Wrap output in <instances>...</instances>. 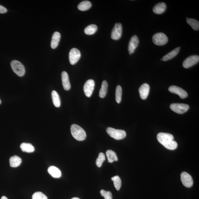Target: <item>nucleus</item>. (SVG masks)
<instances>
[{
  "label": "nucleus",
  "instance_id": "nucleus-1",
  "mask_svg": "<svg viewBox=\"0 0 199 199\" xmlns=\"http://www.w3.org/2000/svg\"><path fill=\"white\" fill-rule=\"evenodd\" d=\"M157 138L159 142L167 149L174 150L178 148V143L174 140V137L172 134L160 132L157 135Z\"/></svg>",
  "mask_w": 199,
  "mask_h": 199
},
{
  "label": "nucleus",
  "instance_id": "nucleus-2",
  "mask_svg": "<svg viewBox=\"0 0 199 199\" xmlns=\"http://www.w3.org/2000/svg\"><path fill=\"white\" fill-rule=\"evenodd\" d=\"M71 130L72 136L77 140L82 141L86 138V133L84 129L79 125L75 124L72 125Z\"/></svg>",
  "mask_w": 199,
  "mask_h": 199
},
{
  "label": "nucleus",
  "instance_id": "nucleus-3",
  "mask_svg": "<svg viewBox=\"0 0 199 199\" xmlns=\"http://www.w3.org/2000/svg\"><path fill=\"white\" fill-rule=\"evenodd\" d=\"M107 132L109 136L116 140H121L125 138L126 136V132L124 130L121 129H117L111 127H109L107 129Z\"/></svg>",
  "mask_w": 199,
  "mask_h": 199
},
{
  "label": "nucleus",
  "instance_id": "nucleus-4",
  "mask_svg": "<svg viewBox=\"0 0 199 199\" xmlns=\"http://www.w3.org/2000/svg\"><path fill=\"white\" fill-rule=\"evenodd\" d=\"M11 66L12 70L16 74L20 77L25 75V69L22 63L17 60H13L11 62Z\"/></svg>",
  "mask_w": 199,
  "mask_h": 199
},
{
  "label": "nucleus",
  "instance_id": "nucleus-5",
  "mask_svg": "<svg viewBox=\"0 0 199 199\" xmlns=\"http://www.w3.org/2000/svg\"><path fill=\"white\" fill-rule=\"evenodd\" d=\"M152 40L155 45L162 46L166 44L168 42V39L164 33H159L155 34L153 35Z\"/></svg>",
  "mask_w": 199,
  "mask_h": 199
},
{
  "label": "nucleus",
  "instance_id": "nucleus-6",
  "mask_svg": "<svg viewBox=\"0 0 199 199\" xmlns=\"http://www.w3.org/2000/svg\"><path fill=\"white\" fill-rule=\"evenodd\" d=\"M190 108L189 105L181 103H173L170 105V108L174 112L179 114L186 113Z\"/></svg>",
  "mask_w": 199,
  "mask_h": 199
},
{
  "label": "nucleus",
  "instance_id": "nucleus-7",
  "mask_svg": "<svg viewBox=\"0 0 199 199\" xmlns=\"http://www.w3.org/2000/svg\"><path fill=\"white\" fill-rule=\"evenodd\" d=\"M199 57L197 55H193L187 58L183 63V67L185 68H188L196 65L199 62Z\"/></svg>",
  "mask_w": 199,
  "mask_h": 199
},
{
  "label": "nucleus",
  "instance_id": "nucleus-8",
  "mask_svg": "<svg viewBox=\"0 0 199 199\" xmlns=\"http://www.w3.org/2000/svg\"><path fill=\"white\" fill-rule=\"evenodd\" d=\"M181 180L184 186L190 188L193 185V180L192 176L186 172H183L181 174Z\"/></svg>",
  "mask_w": 199,
  "mask_h": 199
},
{
  "label": "nucleus",
  "instance_id": "nucleus-9",
  "mask_svg": "<svg viewBox=\"0 0 199 199\" xmlns=\"http://www.w3.org/2000/svg\"><path fill=\"white\" fill-rule=\"evenodd\" d=\"M122 25L121 23H115L111 32V39L116 40L120 39L122 35Z\"/></svg>",
  "mask_w": 199,
  "mask_h": 199
},
{
  "label": "nucleus",
  "instance_id": "nucleus-10",
  "mask_svg": "<svg viewBox=\"0 0 199 199\" xmlns=\"http://www.w3.org/2000/svg\"><path fill=\"white\" fill-rule=\"evenodd\" d=\"M81 57V53L79 50L76 48L72 49L69 53L70 63L71 65H75L79 61Z\"/></svg>",
  "mask_w": 199,
  "mask_h": 199
},
{
  "label": "nucleus",
  "instance_id": "nucleus-11",
  "mask_svg": "<svg viewBox=\"0 0 199 199\" xmlns=\"http://www.w3.org/2000/svg\"><path fill=\"white\" fill-rule=\"evenodd\" d=\"M95 86V81L92 79L88 80L85 83L83 87V90L87 97H91L94 90Z\"/></svg>",
  "mask_w": 199,
  "mask_h": 199
},
{
  "label": "nucleus",
  "instance_id": "nucleus-12",
  "mask_svg": "<svg viewBox=\"0 0 199 199\" xmlns=\"http://www.w3.org/2000/svg\"><path fill=\"white\" fill-rule=\"evenodd\" d=\"M169 90L171 93L178 95L182 99L186 98L188 96L187 93L186 91L176 86H172L169 87Z\"/></svg>",
  "mask_w": 199,
  "mask_h": 199
},
{
  "label": "nucleus",
  "instance_id": "nucleus-13",
  "mask_svg": "<svg viewBox=\"0 0 199 199\" xmlns=\"http://www.w3.org/2000/svg\"><path fill=\"white\" fill-rule=\"evenodd\" d=\"M139 43L138 37L136 35H134L131 38L129 42L128 50L129 54L131 55L134 53Z\"/></svg>",
  "mask_w": 199,
  "mask_h": 199
},
{
  "label": "nucleus",
  "instance_id": "nucleus-14",
  "mask_svg": "<svg viewBox=\"0 0 199 199\" xmlns=\"http://www.w3.org/2000/svg\"><path fill=\"white\" fill-rule=\"evenodd\" d=\"M150 86L147 83H144L141 86L139 89V92L141 99H146L149 94Z\"/></svg>",
  "mask_w": 199,
  "mask_h": 199
},
{
  "label": "nucleus",
  "instance_id": "nucleus-15",
  "mask_svg": "<svg viewBox=\"0 0 199 199\" xmlns=\"http://www.w3.org/2000/svg\"><path fill=\"white\" fill-rule=\"evenodd\" d=\"M61 77L63 88L66 90H69L71 89V85L68 74L66 72L63 71L62 73Z\"/></svg>",
  "mask_w": 199,
  "mask_h": 199
},
{
  "label": "nucleus",
  "instance_id": "nucleus-16",
  "mask_svg": "<svg viewBox=\"0 0 199 199\" xmlns=\"http://www.w3.org/2000/svg\"><path fill=\"white\" fill-rule=\"evenodd\" d=\"M166 4L164 2H160L154 6L153 11L155 13L160 15L164 12L166 9Z\"/></svg>",
  "mask_w": 199,
  "mask_h": 199
},
{
  "label": "nucleus",
  "instance_id": "nucleus-17",
  "mask_svg": "<svg viewBox=\"0 0 199 199\" xmlns=\"http://www.w3.org/2000/svg\"><path fill=\"white\" fill-rule=\"evenodd\" d=\"M61 39V35L58 32L56 31L53 34L51 41V47L52 49H55L58 46L60 39Z\"/></svg>",
  "mask_w": 199,
  "mask_h": 199
},
{
  "label": "nucleus",
  "instance_id": "nucleus-18",
  "mask_svg": "<svg viewBox=\"0 0 199 199\" xmlns=\"http://www.w3.org/2000/svg\"><path fill=\"white\" fill-rule=\"evenodd\" d=\"M48 171L49 174L53 178H60L61 176V172L58 168L54 166L49 167Z\"/></svg>",
  "mask_w": 199,
  "mask_h": 199
},
{
  "label": "nucleus",
  "instance_id": "nucleus-19",
  "mask_svg": "<svg viewBox=\"0 0 199 199\" xmlns=\"http://www.w3.org/2000/svg\"><path fill=\"white\" fill-rule=\"evenodd\" d=\"M180 47L176 48L173 50L172 51H171L170 52L164 56L162 58L163 61H166L174 58L176 57V56L178 54L179 51H180Z\"/></svg>",
  "mask_w": 199,
  "mask_h": 199
},
{
  "label": "nucleus",
  "instance_id": "nucleus-20",
  "mask_svg": "<svg viewBox=\"0 0 199 199\" xmlns=\"http://www.w3.org/2000/svg\"><path fill=\"white\" fill-rule=\"evenodd\" d=\"M10 166L12 168H16L21 164V159L19 157L17 156H12L10 159L9 160Z\"/></svg>",
  "mask_w": 199,
  "mask_h": 199
},
{
  "label": "nucleus",
  "instance_id": "nucleus-21",
  "mask_svg": "<svg viewBox=\"0 0 199 199\" xmlns=\"http://www.w3.org/2000/svg\"><path fill=\"white\" fill-rule=\"evenodd\" d=\"M20 147H21V150L23 152L32 153L34 152L35 150L34 147L29 143H22Z\"/></svg>",
  "mask_w": 199,
  "mask_h": 199
},
{
  "label": "nucleus",
  "instance_id": "nucleus-22",
  "mask_svg": "<svg viewBox=\"0 0 199 199\" xmlns=\"http://www.w3.org/2000/svg\"><path fill=\"white\" fill-rule=\"evenodd\" d=\"M106 155L108 162L109 163H111L118 160L116 153L112 150H107L106 152Z\"/></svg>",
  "mask_w": 199,
  "mask_h": 199
},
{
  "label": "nucleus",
  "instance_id": "nucleus-23",
  "mask_svg": "<svg viewBox=\"0 0 199 199\" xmlns=\"http://www.w3.org/2000/svg\"><path fill=\"white\" fill-rule=\"evenodd\" d=\"M51 95L53 104L57 107H60L61 100L58 93L56 91L53 90Z\"/></svg>",
  "mask_w": 199,
  "mask_h": 199
},
{
  "label": "nucleus",
  "instance_id": "nucleus-24",
  "mask_svg": "<svg viewBox=\"0 0 199 199\" xmlns=\"http://www.w3.org/2000/svg\"><path fill=\"white\" fill-rule=\"evenodd\" d=\"M91 7V3L88 1H85L81 2L77 6V8L80 11H86L89 10Z\"/></svg>",
  "mask_w": 199,
  "mask_h": 199
},
{
  "label": "nucleus",
  "instance_id": "nucleus-25",
  "mask_svg": "<svg viewBox=\"0 0 199 199\" xmlns=\"http://www.w3.org/2000/svg\"><path fill=\"white\" fill-rule=\"evenodd\" d=\"M108 85L106 81H103L101 88L99 91V96L101 98H104L106 95L108 90Z\"/></svg>",
  "mask_w": 199,
  "mask_h": 199
},
{
  "label": "nucleus",
  "instance_id": "nucleus-26",
  "mask_svg": "<svg viewBox=\"0 0 199 199\" xmlns=\"http://www.w3.org/2000/svg\"><path fill=\"white\" fill-rule=\"evenodd\" d=\"M187 18V22L195 30H198L199 29V23L198 21L193 19Z\"/></svg>",
  "mask_w": 199,
  "mask_h": 199
},
{
  "label": "nucleus",
  "instance_id": "nucleus-27",
  "mask_svg": "<svg viewBox=\"0 0 199 199\" xmlns=\"http://www.w3.org/2000/svg\"><path fill=\"white\" fill-rule=\"evenodd\" d=\"M97 30V27L95 25H91L87 26L85 29L84 32L86 34L91 35L94 34Z\"/></svg>",
  "mask_w": 199,
  "mask_h": 199
},
{
  "label": "nucleus",
  "instance_id": "nucleus-28",
  "mask_svg": "<svg viewBox=\"0 0 199 199\" xmlns=\"http://www.w3.org/2000/svg\"><path fill=\"white\" fill-rule=\"evenodd\" d=\"M122 89L120 85L117 86L115 91V99L118 103H120L122 99Z\"/></svg>",
  "mask_w": 199,
  "mask_h": 199
},
{
  "label": "nucleus",
  "instance_id": "nucleus-29",
  "mask_svg": "<svg viewBox=\"0 0 199 199\" xmlns=\"http://www.w3.org/2000/svg\"><path fill=\"white\" fill-rule=\"evenodd\" d=\"M111 180L114 182V186L117 190H119L121 186V180L120 178L118 176L113 177Z\"/></svg>",
  "mask_w": 199,
  "mask_h": 199
},
{
  "label": "nucleus",
  "instance_id": "nucleus-30",
  "mask_svg": "<svg viewBox=\"0 0 199 199\" xmlns=\"http://www.w3.org/2000/svg\"><path fill=\"white\" fill-rule=\"evenodd\" d=\"M105 160V155L103 153H100L99 154L98 158L96 159V164L99 168H100L103 163Z\"/></svg>",
  "mask_w": 199,
  "mask_h": 199
},
{
  "label": "nucleus",
  "instance_id": "nucleus-31",
  "mask_svg": "<svg viewBox=\"0 0 199 199\" xmlns=\"http://www.w3.org/2000/svg\"><path fill=\"white\" fill-rule=\"evenodd\" d=\"M32 199H48V198L42 192H37L33 195Z\"/></svg>",
  "mask_w": 199,
  "mask_h": 199
},
{
  "label": "nucleus",
  "instance_id": "nucleus-32",
  "mask_svg": "<svg viewBox=\"0 0 199 199\" xmlns=\"http://www.w3.org/2000/svg\"><path fill=\"white\" fill-rule=\"evenodd\" d=\"M100 194L101 196L104 197L105 199H113L112 193L109 191H105L104 190L100 191Z\"/></svg>",
  "mask_w": 199,
  "mask_h": 199
},
{
  "label": "nucleus",
  "instance_id": "nucleus-33",
  "mask_svg": "<svg viewBox=\"0 0 199 199\" xmlns=\"http://www.w3.org/2000/svg\"><path fill=\"white\" fill-rule=\"evenodd\" d=\"M7 9L3 6L0 5V13H5L7 12Z\"/></svg>",
  "mask_w": 199,
  "mask_h": 199
},
{
  "label": "nucleus",
  "instance_id": "nucleus-34",
  "mask_svg": "<svg viewBox=\"0 0 199 199\" xmlns=\"http://www.w3.org/2000/svg\"><path fill=\"white\" fill-rule=\"evenodd\" d=\"M1 199H8L6 196H3L2 197Z\"/></svg>",
  "mask_w": 199,
  "mask_h": 199
},
{
  "label": "nucleus",
  "instance_id": "nucleus-35",
  "mask_svg": "<svg viewBox=\"0 0 199 199\" xmlns=\"http://www.w3.org/2000/svg\"><path fill=\"white\" fill-rule=\"evenodd\" d=\"M71 199H80L77 197H74L72 198Z\"/></svg>",
  "mask_w": 199,
  "mask_h": 199
},
{
  "label": "nucleus",
  "instance_id": "nucleus-36",
  "mask_svg": "<svg viewBox=\"0 0 199 199\" xmlns=\"http://www.w3.org/2000/svg\"><path fill=\"white\" fill-rule=\"evenodd\" d=\"M1 99H0V104H1Z\"/></svg>",
  "mask_w": 199,
  "mask_h": 199
},
{
  "label": "nucleus",
  "instance_id": "nucleus-37",
  "mask_svg": "<svg viewBox=\"0 0 199 199\" xmlns=\"http://www.w3.org/2000/svg\"><path fill=\"white\" fill-rule=\"evenodd\" d=\"M161 61H163L162 59H161Z\"/></svg>",
  "mask_w": 199,
  "mask_h": 199
}]
</instances>
